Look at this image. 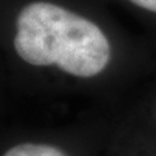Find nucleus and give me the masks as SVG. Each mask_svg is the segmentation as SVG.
Segmentation results:
<instances>
[{
  "label": "nucleus",
  "instance_id": "1",
  "mask_svg": "<svg viewBox=\"0 0 156 156\" xmlns=\"http://www.w3.org/2000/svg\"><path fill=\"white\" fill-rule=\"evenodd\" d=\"M13 47L26 64L55 66L78 78L101 74L112 58L109 39L95 22L48 2L21 9Z\"/></svg>",
  "mask_w": 156,
  "mask_h": 156
},
{
  "label": "nucleus",
  "instance_id": "2",
  "mask_svg": "<svg viewBox=\"0 0 156 156\" xmlns=\"http://www.w3.org/2000/svg\"><path fill=\"white\" fill-rule=\"evenodd\" d=\"M3 156H69L57 146L41 142H23L12 146Z\"/></svg>",
  "mask_w": 156,
  "mask_h": 156
},
{
  "label": "nucleus",
  "instance_id": "3",
  "mask_svg": "<svg viewBox=\"0 0 156 156\" xmlns=\"http://www.w3.org/2000/svg\"><path fill=\"white\" fill-rule=\"evenodd\" d=\"M128 2L133 3L134 5L139 8L146 9V11L156 13V0H128Z\"/></svg>",
  "mask_w": 156,
  "mask_h": 156
}]
</instances>
